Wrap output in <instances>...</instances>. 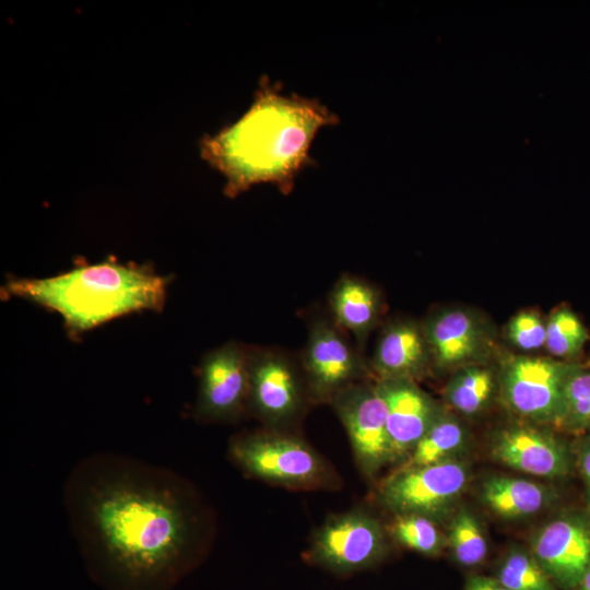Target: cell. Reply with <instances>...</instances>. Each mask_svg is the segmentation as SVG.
<instances>
[{
  "mask_svg": "<svg viewBox=\"0 0 590 590\" xmlns=\"http://www.w3.org/2000/svg\"><path fill=\"white\" fill-rule=\"evenodd\" d=\"M63 503L84 559L116 590H165L209 544L210 516L191 484L137 458L85 457L66 480Z\"/></svg>",
  "mask_w": 590,
  "mask_h": 590,
  "instance_id": "obj_1",
  "label": "cell"
},
{
  "mask_svg": "<svg viewBox=\"0 0 590 590\" xmlns=\"http://www.w3.org/2000/svg\"><path fill=\"white\" fill-rule=\"evenodd\" d=\"M339 116L317 98L286 94L269 76L260 79L248 110L232 126L201 143L203 157L226 178L235 197L253 185L270 184L290 193L297 176L315 164L312 141Z\"/></svg>",
  "mask_w": 590,
  "mask_h": 590,
  "instance_id": "obj_2",
  "label": "cell"
},
{
  "mask_svg": "<svg viewBox=\"0 0 590 590\" xmlns=\"http://www.w3.org/2000/svg\"><path fill=\"white\" fill-rule=\"evenodd\" d=\"M167 284L152 268L106 260L44 279L11 278L4 294L58 312L75 338L123 315L161 311Z\"/></svg>",
  "mask_w": 590,
  "mask_h": 590,
  "instance_id": "obj_3",
  "label": "cell"
},
{
  "mask_svg": "<svg viewBox=\"0 0 590 590\" xmlns=\"http://www.w3.org/2000/svg\"><path fill=\"white\" fill-rule=\"evenodd\" d=\"M228 456L248 476L285 488L337 489L341 484L331 463L288 430L239 434L231 439Z\"/></svg>",
  "mask_w": 590,
  "mask_h": 590,
  "instance_id": "obj_4",
  "label": "cell"
},
{
  "mask_svg": "<svg viewBox=\"0 0 590 590\" xmlns=\"http://www.w3.org/2000/svg\"><path fill=\"white\" fill-rule=\"evenodd\" d=\"M390 536L369 510L355 507L332 515L314 532L304 560L337 577L379 566L388 557Z\"/></svg>",
  "mask_w": 590,
  "mask_h": 590,
  "instance_id": "obj_5",
  "label": "cell"
},
{
  "mask_svg": "<svg viewBox=\"0 0 590 590\" xmlns=\"http://www.w3.org/2000/svg\"><path fill=\"white\" fill-rule=\"evenodd\" d=\"M580 366L554 357H510L497 376L502 401L527 423L559 428L566 412L568 382Z\"/></svg>",
  "mask_w": 590,
  "mask_h": 590,
  "instance_id": "obj_6",
  "label": "cell"
},
{
  "mask_svg": "<svg viewBox=\"0 0 590 590\" xmlns=\"http://www.w3.org/2000/svg\"><path fill=\"white\" fill-rule=\"evenodd\" d=\"M469 468L461 459L396 468L377 486L376 498L391 515H420L445 519L464 492Z\"/></svg>",
  "mask_w": 590,
  "mask_h": 590,
  "instance_id": "obj_7",
  "label": "cell"
},
{
  "mask_svg": "<svg viewBox=\"0 0 590 590\" xmlns=\"http://www.w3.org/2000/svg\"><path fill=\"white\" fill-rule=\"evenodd\" d=\"M309 402L299 362L272 349H249L248 412L266 428L287 430Z\"/></svg>",
  "mask_w": 590,
  "mask_h": 590,
  "instance_id": "obj_8",
  "label": "cell"
},
{
  "mask_svg": "<svg viewBox=\"0 0 590 590\" xmlns=\"http://www.w3.org/2000/svg\"><path fill=\"white\" fill-rule=\"evenodd\" d=\"M310 403H331L371 375L369 365L331 319L314 318L299 359Z\"/></svg>",
  "mask_w": 590,
  "mask_h": 590,
  "instance_id": "obj_9",
  "label": "cell"
},
{
  "mask_svg": "<svg viewBox=\"0 0 590 590\" xmlns=\"http://www.w3.org/2000/svg\"><path fill=\"white\" fill-rule=\"evenodd\" d=\"M330 404L345 428L356 467L366 479H374L391 464L387 410L376 382H356Z\"/></svg>",
  "mask_w": 590,
  "mask_h": 590,
  "instance_id": "obj_10",
  "label": "cell"
},
{
  "mask_svg": "<svg viewBox=\"0 0 590 590\" xmlns=\"http://www.w3.org/2000/svg\"><path fill=\"white\" fill-rule=\"evenodd\" d=\"M249 347L228 342L209 352L199 370L196 416L233 422L248 412Z\"/></svg>",
  "mask_w": 590,
  "mask_h": 590,
  "instance_id": "obj_11",
  "label": "cell"
},
{
  "mask_svg": "<svg viewBox=\"0 0 590 590\" xmlns=\"http://www.w3.org/2000/svg\"><path fill=\"white\" fill-rule=\"evenodd\" d=\"M489 455L498 463L545 479H563L576 467V453L564 438L546 426L507 425L491 438Z\"/></svg>",
  "mask_w": 590,
  "mask_h": 590,
  "instance_id": "obj_12",
  "label": "cell"
},
{
  "mask_svg": "<svg viewBox=\"0 0 590 590\" xmlns=\"http://www.w3.org/2000/svg\"><path fill=\"white\" fill-rule=\"evenodd\" d=\"M529 550L559 590H574L590 565V514L559 512L533 534Z\"/></svg>",
  "mask_w": 590,
  "mask_h": 590,
  "instance_id": "obj_13",
  "label": "cell"
},
{
  "mask_svg": "<svg viewBox=\"0 0 590 590\" xmlns=\"http://www.w3.org/2000/svg\"><path fill=\"white\" fill-rule=\"evenodd\" d=\"M432 364L441 370L485 364L493 346L488 323L476 312L447 307L432 312L422 323Z\"/></svg>",
  "mask_w": 590,
  "mask_h": 590,
  "instance_id": "obj_14",
  "label": "cell"
},
{
  "mask_svg": "<svg viewBox=\"0 0 590 590\" xmlns=\"http://www.w3.org/2000/svg\"><path fill=\"white\" fill-rule=\"evenodd\" d=\"M387 410L391 465L402 464L416 444L444 412L414 380H376Z\"/></svg>",
  "mask_w": 590,
  "mask_h": 590,
  "instance_id": "obj_15",
  "label": "cell"
},
{
  "mask_svg": "<svg viewBox=\"0 0 590 590\" xmlns=\"http://www.w3.org/2000/svg\"><path fill=\"white\" fill-rule=\"evenodd\" d=\"M433 366L422 323L397 319L381 330L369 368L376 380L409 379L416 381Z\"/></svg>",
  "mask_w": 590,
  "mask_h": 590,
  "instance_id": "obj_16",
  "label": "cell"
},
{
  "mask_svg": "<svg viewBox=\"0 0 590 590\" xmlns=\"http://www.w3.org/2000/svg\"><path fill=\"white\" fill-rule=\"evenodd\" d=\"M331 320L363 343L376 327L382 312L379 291L355 275H342L329 295Z\"/></svg>",
  "mask_w": 590,
  "mask_h": 590,
  "instance_id": "obj_17",
  "label": "cell"
},
{
  "mask_svg": "<svg viewBox=\"0 0 590 590\" xmlns=\"http://www.w3.org/2000/svg\"><path fill=\"white\" fill-rule=\"evenodd\" d=\"M482 503L504 519H524L551 507L558 494L554 487L523 477L492 475L480 487Z\"/></svg>",
  "mask_w": 590,
  "mask_h": 590,
  "instance_id": "obj_18",
  "label": "cell"
},
{
  "mask_svg": "<svg viewBox=\"0 0 590 590\" xmlns=\"http://www.w3.org/2000/svg\"><path fill=\"white\" fill-rule=\"evenodd\" d=\"M498 379L485 364H473L455 371L444 390L446 404L464 416H476L492 403Z\"/></svg>",
  "mask_w": 590,
  "mask_h": 590,
  "instance_id": "obj_19",
  "label": "cell"
},
{
  "mask_svg": "<svg viewBox=\"0 0 590 590\" xmlns=\"http://www.w3.org/2000/svg\"><path fill=\"white\" fill-rule=\"evenodd\" d=\"M468 442L465 426L451 412L444 410L406 460L397 468H415L460 459Z\"/></svg>",
  "mask_w": 590,
  "mask_h": 590,
  "instance_id": "obj_20",
  "label": "cell"
},
{
  "mask_svg": "<svg viewBox=\"0 0 590 590\" xmlns=\"http://www.w3.org/2000/svg\"><path fill=\"white\" fill-rule=\"evenodd\" d=\"M447 547L455 560L463 567L481 565L488 552L484 530L472 511L459 508L450 519L447 534Z\"/></svg>",
  "mask_w": 590,
  "mask_h": 590,
  "instance_id": "obj_21",
  "label": "cell"
},
{
  "mask_svg": "<svg viewBox=\"0 0 590 590\" xmlns=\"http://www.w3.org/2000/svg\"><path fill=\"white\" fill-rule=\"evenodd\" d=\"M386 528L396 543L422 555L437 556L447 547L446 535L437 522L424 516L392 515Z\"/></svg>",
  "mask_w": 590,
  "mask_h": 590,
  "instance_id": "obj_22",
  "label": "cell"
},
{
  "mask_svg": "<svg viewBox=\"0 0 590 590\" xmlns=\"http://www.w3.org/2000/svg\"><path fill=\"white\" fill-rule=\"evenodd\" d=\"M588 339L587 328L567 306L557 307L546 320L545 349L554 358L576 362Z\"/></svg>",
  "mask_w": 590,
  "mask_h": 590,
  "instance_id": "obj_23",
  "label": "cell"
},
{
  "mask_svg": "<svg viewBox=\"0 0 590 590\" xmlns=\"http://www.w3.org/2000/svg\"><path fill=\"white\" fill-rule=\"evenodd\" d=\"M495 578L511 590H559L530 550L514 546L499 560Z\"/></svg>",
  "mask_w": 590,
  "mask_h": 590,
  "instance_id": "obj_24",
  "label": "cell"
},
{
  "mask_svg": "<svg viewBox=\"0 0 590 590\" xmlns=\"http://www.w3.org/2000/svg\"><path fill=\"white\" fill-rule=\"evenodd\" d=\"M559 428L581 437L590 435V371L582 365L568 382L566 412Z\"/></svg>",
  "mask_w": 590,
  "mask_h": 590,
  "instance_id": "obj_25",
  "label": "cell"
},
{
  "mask_svg": "<svg viewBox=\"0 0 590 590\" xmlns=\"http://www.w3.org/2000/svg\"><path fill=\"white\" fill-rule=\"evenodd\" d=\"M506 338L512 346L523 352L545 347L546 320L534 310H521L506 326Z\"/></svg>",
  "mask_w": 590,
  "mask_h": 590,
  "instance_id": "obj_26",
  "label": "cell"
},
{
  "mask_svg": "<svg viewBox=\"0 0 590 590\" xmlns=\"http://www.w3.org/2000/svg\"><path fill=\"white\" fill-rule=\"evenodd\" d=\"M574 449L576 453V467L585 486L588 504L587 511L590 514V435L582 436Z\"/></svg>",
  "mask_w": 590,
  "mask_h": 590,
  "instance_id": "obj_27",
  "label": "cell"
},
{
  "mask_svg": "<svg viewBox=\"0 0 590 590\" xmlns=\"http://www.w3.org/2000/svg\"><path fill=\"white\" fill-rule=\"evenodd\" d=\"M464 590H511L502 585L495 577L473 575L465 581Z\"/></svg>",
  "mask_w": 590,
  "mask_h": 590,
  "instance_id": "obj_28",
  "label": "cell"
},
{
  "mask_svg": "<svg viewBox=\"0 0 590 590\" xmlns=\"http://www.w3.org/2000/svg\"><path fill=\"white\" fill-rule=\"evenodd\" d=\"M574 590H590V565Z\"/></svg>",
  "mask_w": 590,
  "mask_h": 590,
  "instance_id": "obj_29",
  "label": "cell"
}]
</instances>
